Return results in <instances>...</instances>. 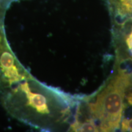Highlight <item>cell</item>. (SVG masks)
Returning <instances> with one entry per match:
<instances>
[{
    "label": "cell",
    "mask_w": 132,
    "mask_h": 132,
    "mask_svg": "<svg viewBox=\"0 0 132 132\" xmlns=\"http://www.w3.org/2000/svg\"><path fill=\"white\" fill-rule=\"evenodd\" d=\"M0 99L11 116L42 130H53L70 118L74 100L38 81L14 53L0 57Z\"/></svg>",
    "instance_id": "obj_1"
}]
</instances>
